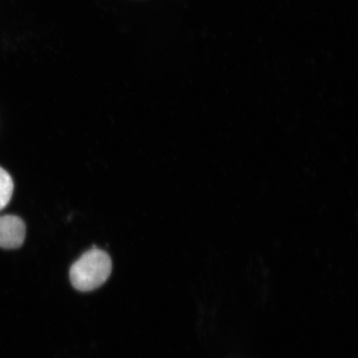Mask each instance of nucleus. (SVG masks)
Wrapping results in <instances>:
<instances>
[{
    "instance_id": "obj_2",
    "label": "nucleus",
    "mask_w": 358,
    "mask_h": 358,
    "mask_svg": "<svg viewBox=\"0 0 358 358\" xmlns=\"http://www.w3.org/2000/svg\"><path fill=\"white\" fill-rule=\"evenodd\" d=\"M25 223L13 215L0 217V248L3 249L20 248L24 243Z\"/></svg>"
},
{
    "instance_id": "obj_1",
    "label": "nucleus",
    "mask_w": 358,
    "mask_h": 358,
    "mask_svg": "<svg viewBox=\"0 0 358 358\" xmlns=\"http://www.w3.org/2000/svg\"><path fill=\"white\" fill-rule=\"evenodd\" d=\"M111 271L112 262L109 255L94 248L85 252L71 266L70 281L76 289L90 292L106 283Z\"/></svg>"
},
{
    "instance_id": "obj_3",
    "label": "nucleus",
    "mask_w": 358,
    "mask_h": 358,
    "mask_svg": "<svg viewBox=\"0 0 358 358\" xmlns=\"http://www.w3.org/2000/svg\"><path fill=\"white\" fill-rule=\"evenodd\" d=\"M13 192V182L10 173L0 167V211L10 203Z\"/></svg>"
}]
</instances>
